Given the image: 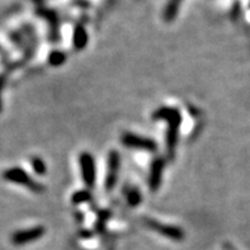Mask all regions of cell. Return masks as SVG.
Instances as JSON below:
<instances>
[{
  "mask_svg": "<svg viewBox=\"0 0 250 250\" xmlns=\"http://www.w3.org/2000/svg\"><path fill=\"white\" fill-rule=\"evenodd\" d=\"M154 120L167 121L168 124V131H167V150L168 155L173 156L178 141V130L182 124V116L178 109L169 107L159 108L158 111L152 116Z\"/></svg>",
  "mask_w": 250,
  "mask_h": 250,
  "instance_id": "1",
  "label": "cell"
},
{
  "mask_svg": "<svg viewBox=\"0 0 250 250\" xmlns=\"http://www.w3.org/2000/svg\"><path fill=\"white\" fill-rule=\"evenodd\" d=\"M3 177L5 181L12 182V183H16V184H21V186H24V187H27L28 189L33 190V192H37V193L43 189V187H42L41 184H38L37 182L33 181V179H32V178L21 168L8 169V170L4 171Z\"/></svg>",
  "mask_w": 250,
  "mask_h": 250,
  "instance_id": "2",
  "label": "cell"
},
{
  "mask_svg": "<svg viewBox=\"0 0 250 250\" xmlns=\"http://www.w3.org/2000/svg\"><path fill=\"white\" fill-rule=\"evenodd\" d=\"M121 141H122L125 146L131 147V149L145 150V151H155L156 150L155 141H152V140L147 139V137L135 135V133H124Z\"/></svg>",
  "mask_w": 250,
  "mask_h": 250,
  "instance_id": "3",
  "label": "cell"
},
{
  "mask_svg": "<svg viewBox=\"0 0 250 250\" xmlns=\"http://www.w3.org/2000/svg\"><path fill=\"white\" fill-rule=\"evenodd\" d=\"M80 167H82L83 181L88 187H92L95 182V164L94 159L88 152H83L79 158Z\"/></svg>",
  "mask_w": 250,
  "mask_h": 250,
  "instance_id": "4",
  "label": "cell"
},
{
  "mask_svg": "<svg viewBox=\"0 0 250 250\" xmlns=\"http://www.w3.org/2000/svg\"><path fill=\"white\" fill-rule=\"evenodd\" d=\"M145 224L147 228L154 230V231L164 235L169 239H173V240H182L184 236V232L179 228H175V226L164 225V224H160V222L154 221V220H146Z\"/></svg>",
  "mask_w": 250,
  "mask_h": 250,
  "instance_id": "5",
  "label": "cell"
},
{
  "mask_svg": "<svg viewBox=\"0 0 250 250\" xmlns=\"http://www.w3.org/2000/svg\"><path fill=\"white\" fill-rule=\"evenodd\" d=\"M44 234V228L43 226H36L29 230H23V231H17L16 234H13L12 241L17 245L27 244V243H32L41 238L42 235Z\"/></svg>",
  "mask_w": 250,
  "mask_h": 250,
  "instance_id": "6",
  "label": "cell"
},
{
  "mask_svg": "<svg viewBox=\"0 0 250 250\" xmlns=\"http://www.w3.org/2000/svg\"><path fill=\"white\" fill-rule=\"evenodd\" d=\"M118 170H120V155L117 151L109 152V159H108V174L107 181H105V188L107 190H112L114 184L117 182Z\"/></svg>",
  "mask_w": 250,
  "mask_h": 250,
  "instance_id": "7",
  "label": "cell"
},
{
  "mask_svg": "<svg viewBox=\"0 0 250 250\" xmlns=\"http://www.w3.org/2000/svg\"><path fill=\"white\" fill-rule=\"evenodd\" d=\"M163 170H164V162L162 159H156L154 160L151 165V170H150V178H149V186L150 189L152 192L159 189L160 184H162V177Z\"/></svg>",
  "mask_w": 250,
  "mask_h": 250,
  "instance_id": "8",
  "label": "cell"
},
{
  "mask_svg": "<svg viewBox=\"0 0 250 250\" xmlns=\"http://www.w3.org/2000/svg\"><path fill=\"white\" fill-rule=\"evenodd\" d=\"M183 0H168L167 1V5L164 8V13H163V17L167 22H173L175 18H177V14L179 12V8H181V4Z\"/></svg>",
  "mask_w": 250,
  "mask_h": 250,
  "instance_id": "9",
  "label": "cell"
},
{
  "mask_svg": "<svg viewBox=\"0 0 250 250\" xmlns=\"http://www.w3.org/2000/svg\"><path fill=\"white\" fill-rule=\"evenodd\" d=\"M74 46L76 50H83L88 43V33H86L85 28L83 25H78L74 32Z\"/></svg>",
  "mask_w": 250,
  "mask_h": 250,
  "instance_id": "10",
  "label": "cell"
},
{
  "mask_svg": "<svg viewBox=\"0 0 250 250\" xmlns=\"http://www.w3.org/2000/svg\"><path fill=\"white\" fill-rule=\"evenodd\" d=\"M126 198L128 205L131 206H137L140 202H141V194L137 189H133V188H128L126 190Z\"/></svg>",
  "mask_w": 250,
  "mask_h": 250,
  "instance_id": "11",
  "label": "cell"
},
{
  "mask_svg": "<svg viewBox=\"0 0 250 250\" xmlns=\"http://www.w3.org/2000/svg\"><path fill=\"white\" fill-rule=\"evenodd\" d=\"M66 56L63 52L61 51H54V52H51L50 57H48V62L52 65V66H60L61 63H63Z\"/></svg>",
  "mask_w": 250,
  "mask_h": 250,
  "instance_id": "12",
  "label": "cell"
},
{
  "mask_svg": "<svg viewBox=\"0 0 250 250\" xmlns=\"http://www.w3.org/2000/svg\"><path fill=\"white\" fill-rule=\"evenodd\" d=\"M32 165H33V169L37 174H44L46 171V165H44L43 160L40 158H33L32 159Z\"/></svg>",
  "mask_w": 250,
  "mask_h": 250,
  "instance_id": "13",
  "label": "cell"
},
{
  "mask_svg": "<svg viewBox=\"0 0 250 250\" xmlns=\"http://www.w3.org/2000/svg\"><path fill=\"white\" fill-rule=\"evenodd\" d=\"M90 200V194H89V192H86V190H80V192H78V193L74 194L73 197V201L75 203H82V202H85V201Z\"/></svg>",
  "mask_w": 250,
  "mask_h": 250,
  "instance_id": "14",
  "label": "cell"
},
{
  "mask_svg": "<svg viewBox=\"0 0 250 250\" xmlns=\"http://www.w3.org/2000/svg\"><path fill=\"white\" fill-rule=\"evenodd\" d=\"M4 88V76H0V111H1V92Z\"/></svg>",
  "mask_w": 250,
  "mask_h": 250,
  "instance_id": "15",
  "label": "cell"
},
{
  "mask_svg": "<svg viewBox=\"0 0 250 250\" xmlns=\"http://www.w3.org/2000/svg\"><path fill=\"white\" fill-rule=\"evenodd\" d=\"M32 1H33V3H36V4H41L43 0H32Z\"/></svg>",
  "mask_w": 250,
  "mask_h": 250,
  "instance_id": "16",
  "label": "cell"
}]
</instances>
